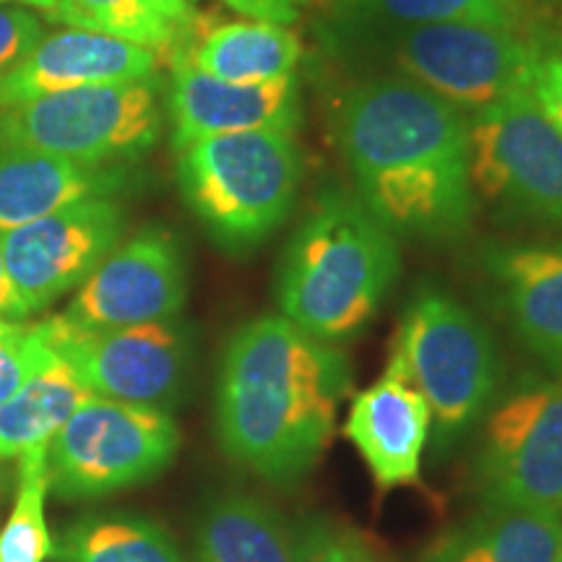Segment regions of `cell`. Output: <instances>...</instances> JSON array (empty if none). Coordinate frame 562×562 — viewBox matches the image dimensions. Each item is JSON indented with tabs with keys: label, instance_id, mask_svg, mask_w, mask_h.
<instances>
[{
	"label": "cell",
	"instance_id": "9",
	"mask_svg": "<svg viewBox=\"0 0 562 562\" xmlns=\"http://www.w3.org/2000/svg\"><path fill=\"white\" fill-rule=\"evenodd\" d=\"M178 448L170 409L89 396L47 446V484L66 501L102 497L154 480Z\"/></svg>",
	"mask_w": 562,
	"mask_h": 562
},
{
	"label": "cell",
	"instance_id": "3",
	"mask_svg": "<svg viewBox=\"0 0 562 562\" xmlns=\"http://www.w3.org/2000/svg\"><path fill=\"white\" fill-rule=\"evenodd\" d=\"M398 269V237L360 199L326 193L279 258V315L326 344L349 341L389 297Z\"/></svg>",
	"mask_w": 562,
	"mask_h": 562
},
{
	"label": "cell",
	"instance_id": "13",
	"mask_svg": "<svg viewBox=\"0 0 562 562\" xmlns=\"http://www.w3.org/2000/svg\"><path fill=\"white\" fill-rule=\"evenodd\" d=\"M186 297L188 269L178 237L146 227L110 250L63 318L83 331H115L178 318Z\"/></svg>",
	"mask_w": 562,
	"mask_h": 562
},
{
	"label": "cell",
	"instance_id": "24",
	"mask_svg": "<svg viewBox=\"0 0 562 562\" xmlns=\"http://www.w3.org/2000/svg\"><path fill=\"white\" fill-rule=\"evenodd\" d=\"M89 396L79 375L55 355L9 402L0 404V463L21 459L37 446H50L70 414Z\"/></svg>",
	"mask_w": 562,
	"mask_h": 562
},
{
	"label": "cell",
	"instance_id": "26",
	"mask_svg": "<svg viewBox=\"0 0 562 562\" xmlns=\"http://www.w3.org/2000/svg\"><path fill=\"white\" fill-rule=\"evenodd\" d=\"M47 446L19 459V492L0 529V562H45L53 554V537L45 521Z\"/></svg>",
	"mask_w": 562,
	"mask_h": 562
},
{
	"label": "cell",
	"instance_id": "32",
	"mask_svg": "<svg viewBox=\"0 0 562 562\" xmlns=\"http://www.w3.org/2000/svg\"><path fill=\"white\" fill-rule=\"evenodd\" d=\"M24 313H21L16 294H13L9 271H5V261H3V248H0V321H16L21 323Z\"/></svg>",
	"mask_w": 562,
	"mask_h": 562
},
{
	"label": "cell",
	"instance_id": "17",
	"mask_svg": "<svg viewBox=\"0 0 562 562\" xmlns=\"http://www.w3.org/2000/svg\"><path fill=\"white\" fill-rule=\"evenodd\" d=\"M484 269L521 347L562 372V243L492 245Z\"/></svg>",
	"mask_w": 562,
	"mask_h": 562
},
{
	"label": "cell",
	"instance_id": "34",
	"mask_svg": "<svg viewBox=\"0 0 562 562\" xmlns=\"http://www.w3.org/2000/svg\"><path fill=\"white\" fill-rule=\"evenodd\" d=\"M224 3H227V5H235V0H224Z\"/></svg>",
	"mask_w": 562,
	"mask_h": 562
},
{
	"label": "cell",
	"instance_id": "4",
	"mask_svg": "<svg viewBox=\"0 0 562 562\" xmlns=\"http://www.w3.org/2000/svg\"><path fill=\"white\" fill-rule=\"evenodd\" d=\"M188 206L229 252H245L292 214L302 159L286 131H243L199 138L178 151Z\"/></svg>",
	"mask_w": 562,
	"mask_h": 562
},
{
	"label": "cell",
	"instance_id": "25",
	"mask_svg": "<svg viewBox=\"0 0 562 562\" xmlns=\"http://www.w3.org/2000/svg\"><path fill=\"white\" fill-rule=\"evenodd\" d=\"M55 562H186L159 524L125 513L87 516L53 544Z\"/></svg>",
	"mask_w": 562,
	"mask_h": 562
},
{
	"label": "cell",
	"instance_id": "30",
	"mask_svg": "<svg viewBox=\"0 0 562 562\" xmlns=\"http://www.w3.org/2000/svg\"><path fill=\"white\" fill-rule=\"evenodd\" d=\"M531 91L547 115L562 131V45L544 47L531 79Z\"/></svg>",
	"mask_w": 562,
	"mask_h": 562
},
{
	"label": "cell",
	"instance_id": "15",
	"mask_svg": "<svg viewBox=\"0 0 562 562\" xmlns=\"http://www.w3.org/2000/svg\"><path fill=\"white\" fill-rule=\"evenodd\" d=\"M167 110L175 149L199 138L243 131L292 133L300 117L294 76L271 83H229L203 74L186 58H175Z\"/></svg>",
	"mask_w": 562,
	"mask_h": 562
},
{
	"label": "cell",
	"instance_id": "14",
	"mask_svg": "<svg viewBox=\"0 0 562 562\" xmlns=\"http://www.w3.org/2000/svg\"><path fill=\"white\" fill-rule=\"evenodd\" d=\"M344 435L362 456L378 490L419 482L422 453L432 435V414L396 355L389 357L375 383L355 393Z\"/></svg>",
	"mask_w": 562,
	"mask_h": 562
},
{
	"label": "cell",
	"instance_id": "5",
	"mask_svg": "<svg viewBox=\"0 0 562 562\" xmlns=\"http://www.w3.org/2000/svg\"><path fill=\"white\" fill-rule=\"evenodd\" d=\"M391 355L425 396L438 451L467 438L495 402L503 360L495 336L474 311L442 290L414 294Z\"/></svg>",
	"mask_w": 562,
	"mask_h": 562
},
{
	"label": "cell",
	"instance_id": "1",
	"mask_svg": "<svg viewBox=\"0 0 562 562\" xmlns=\"http://www.w3.org/2000/svg\"><path fill=\"white\" fill-rule=\"evenodd\" d=\"M334 131L357 199L393 235L453 240L469 229L467 112L402 76H375L344 91Z\"/></svg>",
	"mask_w": 562,
	"mask_h": 562
},
{
	"label": "cell",
	"instance_id": "18",
	"mask_svg": "<svg viewBox=\"0 0 562 562\" xmlns=\"http://www.w3.org/2000/svg\"><path fill=\"white\" fill-rule=\"evenodd\" d=\"M560 550V508L480 505L461 524L438 533L417 562H554Z\"/></svg>",
	"mask_w": 562,
	"mask_h": 562
},
{
	"label": "cell",
	"instance_id": "2",
	"mask_svg": "<svg viewBox=\"0 0 562 562\" xmlns=\"http://www.w3.org/2000/svg\"><path fill=\"white\" fill-rule=\"evenodd\" d=\"M349 389V360L336 344L284 315L243 323L224 347L216 378L222 451L273 487H292L326 456Z\"/></svg>",
	"mask_w": 562,
	"mask_h": 562
},
{
	"label": "cell",
	"instance_id": "8",
	"mask_svg": "<svg viewBox=\"0 0 562 562\" xmlns=\"http://www.w3.org/2000/svg\"><path fill=\"white\" fill-rule=\"evenodd\" d=\"M476 427L472 484L482 505L562 510V378H518Z\"/></svg>",
	"mask_w": 562,
	"mask_h": 562
},
{
	"label": "cell",
	"instance_id": "19",
	"mask_svg": "<svg viewBox=\"0 0 562 562\" xmlns=\"http://www.w3.org/2000/svg\"><path fill=\"white\" fill-rule=\"evenodd\" d=\"M121 178L34 149H0V235L83 199H110Z\"/></svg>",
	"mask_w": 562,
	"mask_h": 562
},
{
	"label": "cell",
	"instance_id": "11",
	"mask_svg": "<svg viewBox=\"0 0 562 562\" xmlns=\"http://www.w3.org/2000/svg\"><path fill=\"white\" fill-rule=\"evenodd\" d=\"M40 328L91 396L170 409L186 393L193 339L178 318L115 331H83L55 315L42 321Z\"/></svg>",
	"mask_w": 562,
	"mask_h": 562
},
{
	"label": "cell",
	"instance_id": "27",
	"mask_svg": "<svg viewBox=\"0 0 562 562\" xmlns=\"http://www.w3.org/2000/svg\"><path fill=\"white\" fill-rule=\"evenodd\" d=\"M292 542L294 562H381L360 531L318 513L292 524Z\"/></svg>",
	"mask_w": 562,
	"mask_h": 562
},
{
	"label": "cell",
	"instance_id": "35",
	"mask_svg": "<svg viewBox=\"0 0 562 562\" xmlns=\"http://www.w3.org/2000/svg\"><path fill=\"white\" fill-rule=\"evenodd\" d=\"M554 562H562V550H560V554H558V560H554Z\"/></svg>",
	"mask_w": 562,
	"mask_h": 562
},
{
	"label": "cell",
	"instance_id": "6",
	"mask_svg": "<svg viewBox=\"0 0 562 562\" xmlns=\"http://www.w3.org/2000/svg\"><path fill=\"white\" fill-rule=\"evenodd\" d=\"M159 133V76L53 91L0 110V149L45 151L83 167L136 159Z\"/></svg>",
	"mask_w": 562,
	"mask_h": 562
},
{
	"label": "cell",
	"instance_id": "7",
	"mask_svg": "<svg viewBox=\"0 0 562 562\" xmlns=\"http://www.w3.org/2000/svg\"><path fill=\"white\" fill-rule=\"evenodd\" d=\"M393 74L432 91L467 115L531 89L544 45L531 32L487 24H427L370 32Z\"/></svg>",
	"mask_w": 562,
	"mask_h": 562
},
{
	"label": "cell",
	"instance_id": "22",
	"mask_svg": "<svg viewBox=\"0 0 562 562\" xmlns=\"http://www.w3.org/2000/svg\"><path fill=\"white\" fill-rule=\"evenodd\" d=\"M199 562H294L292 526L248 492L216 495L195 524Z\"/></svg>",
	"mask_w": 562,
	"mask_h": 562
},
{
	"label": "cell",
	"instance_id": "33",
	"mask_svg": "<svg viewBox=\"0 0 562 562\" xmlns=\"http://www.w3.org/2000/svg\"><path fill=\"white\" fill-rule=\"evenodd\" d=\"M0 3H21V5H32V9H45L50 13L55 9V0H0Z\"/></svg>",
	"mask_w": 562,
	"mask_h": 562
},
{
	"label": "cell",
	"instance_id": "10",
	"mask_svg": "<svg viewBox=\"0 0 562 562\" xmlns=\"http://www.w3.org/2000/svg\"><path fill=\"white\" fill-rule=\"evenodd\" d=\"M474 195L516 220L562 229V131L531 89L469 115Z\"/></svg>",
	"mask_w": 562,
	"mask_h": 562
},
{
	"label": "cell",
	"instance_id": "31",
	"mask_svg": "<svg viewBox=\"0 0 562 562\" xmlns=\"http://www.w3.org/2000/svg\"><path fill=\"white\" fill-rule=\"evenodd\" d=\"M305 0H235L232 9L245 13L248 19H263V21H277V24L290 26L292 21H297Z\"/></svg>",
	"mask_w": 562,
	"mask_h": 562
},
{
	"label": "cell",
	"instance_id": "12",
	"mask_svg": "<svg viewBox=\"0 0 562 562\" xmlns=\"http://www.w3.org/2000/svg\"><path fill=\"white\" fill-rule=\"evenodd\" d=\"M121 237L123 211L110 199L68 203L0 235L5 271L24 318L81 286Z\"/></svg>",
	"mask_w": 562,
	"mask_h": 562
},
{
	"label": "cell",
	"instance_id": "21",
	"mask_svg": "<svg viewBox=\"0 0 562 562\" xmlns=\"http://www.w3.org/2000/svg\"><path fill=\"white\" fill-rule=\"evenodd\" d=\"M334 37L427 24H487L531 32L529 0H323Z\"/></svg>",
	"mask_w": 562,
	"mask_h": 562
},
{
	"label": "cell",
	"instance_id": "28",
	"mask_svg": "<svg viewBox=\"0 0 562 562\" xmlns=\"http://www.w3.org/2000/svg\"><path fill=\"white\" fill-rule=\"evenodd\" d=\"M53 357L55 351L40 323L21 326L16 321H0V404L9 402Z\"/></svg>",
	"mask_w": 562,
	"mask_h": 562
},
{
	"label": "cell",
	"instance_id": "20",
	"mask_svg": "<svg viewBox=\"0 0 562 562\" xmlns=\"http://www.w3.org/2000/svg\"><path fill=\"white\" fill-rule=\"evenodd\" d=\"M178 58L229 83H271L294 76L302 45L286 24L240 19L216 24L201 34L193 32Z\"/></svg>",
	"mask_w": 562,
	"mask_h": 562
},
{
	"label": "cell",
	"instance_id": "16",
	"mask_svg": "<svg viewBox=\"0 0 562 562\" xmlns=\"http://www.w3.org/2000/svg\"><path fill=\"white\" fill-rule=\"evenodd\" d=\"M157 76L159 58L146 47L68 26L42 37L9 79L0 81V110L53 91L144 81Z\"/></svg>",
	"mask_w": 562,
	"mask_h": 562
},
{
	"label": "cell",
	"instance_id": "23",
	"mask_svg": "<svg viewBox=\"0 0 562 562\" xmlns=\"http://www.w3.org/2000/svg\"><path fill=\"white\" fill-rule=\"evenodd\" d=\"M53 16L87 30L146 47L157 58H178L195 32L188 0H55Z\"/></svg>",
	"mask_w": 562,
	"mask_h": 562
},
{
	"label": "cell",
	"instance_id": "29",
	"mask_svg": "<svg viewBox=\"0 0 562 562\" xmlns=\"http://www.w3.org/2000/svg\"><path fill=\"white\" fill-rule=\"evenodd\" d=\"M42 40L40 19L21 5H0V81L9 79Z\"/></svg>",
	"mask_w": 562,
	"mask_h": 562
}]
</instances>
